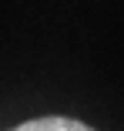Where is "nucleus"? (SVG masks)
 I'll list each match as a JSON object with an SVG mask.
<instances>
[{"mask_svg":"<svg viewBox=\"0 0 124 131\" xmlns=\"http://www.w3.org/2000/svg\"><path fill=\"white\" fill-rule=\"evenodd\" d=\"M7 131H94L91 124L77 121V118H64V114H47V118H34V121H23L17 128Z\"/></svg>","mask_w":124,"mask_h":131,"instance_id":"f257e3e1","label":"nucleus"}]
</instances>
